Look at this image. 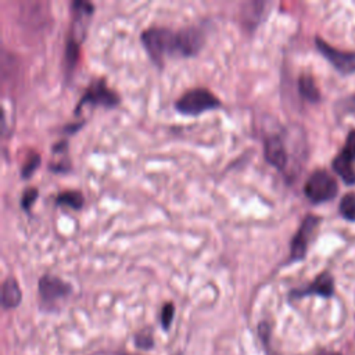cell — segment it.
Listing matches in <instances>:
<instances>
[{"instance_id":"9","label":"cell","mask_w":355,"mask_h":355,"mask_svg":"<svg viewBox=\"0 0 355 355\" xmlns=\"http://www.w3.org/2000/svg\"><path fill=\"white\" fill-rule=\"evenodd\" d=\"M265 159L277 169H284L287 165V151L283 140L277 135H270L263 143Z\"/></svg>"},{"instance_id":"14","label":"cell","mask_w":355,"mask_h":355,"mask_svg":"<svg viewBox=\"0 0 355 355\" xmlns=\"http://www.w3.org/2000/svg\"><path fill=\"white\" fill-rule=\"evenodd\" d=\"M85 198L79 190H65L55 197V205H67L75 211H79L83 207Z\"/></svg>"},{"instance_id":"15","label":"cell","mask_w":355,"mask_h":355,"mask_svg":"<svg viewBox=\"0 0 355 355\" xmlns=\"http://www.w3.org/2000/svg\"><path fill=\"white\" fill-rule=\"evenodd\" d=\"M340 214L348 219V220H355V194L354 193H348L345 194L341 201H340Z\"/></svg>"},{"instance_id":"13","label":"cell","mask_w":355,"mask_h":355,"mask_svg":"<svg viewBox=\"0 0 355 355\" xmlns=\"http://www.w3.org/2000/svg\"><path fill=\"white\" fill-rule=\"evenodd\" d=\"M298 90H300V94L305 100H308L311 103H318L320 100L319 89L316 87L315 80L309 75H301L300 76V79H298Z\"/></svg>"},{"instance_id":"6","label":"cell","mask_w":355,"mask_h":355,"mask_svg":"<svg viewBox=\"0 0 355 355\" xmlns=\"http://www.w3.org/2000/svg\"><path fill=\"white\" fill-rule=\"evenodd\" d=\"M319 225V218L315 215H306L298 227L290 245V261H300L305 257L308 243Z\"/></svg>"},{"instance_id":"11","label":"cell","mask_w":355,"mask_h":355,"mask_svg":"<svg viewBox=\"0 0 355 355\" xmlns=\"http://www.w3.org/2000/svg\"><path fill=\"white\" fill-rule=\"evenodd\" d=\"M22 300L21 288L17 283V280L12 276L6 277V280L1 284V305L6 309L15 308L19 305Z\"/></svg>"},{"instance_id":"12","label":"cell","mask_w":355,"mask_h":355,"mask_svg":"<svg viewBox=\"0 0 355 355\" xmlns=\"http://www.w3.org/2000/svg\"><path fill=\"white\" fill-rule=\"evenodd\" d=\"M352 161L345 157L343 153H340L334 159H333V169L338 173V176L347 183V184H354L355 183V169L352 168Z\"/></svg>"},{"instance_id":"24","label":"cell","mask_w":355,"mask_h":355,"mask_svg":"<svg viewBox=\"0 0 355 355\" xmlns=\"http://www.w3.org/2000/svg\"><path fill=\"white\" fill-rule=\"evenodd\" d=\"M318 355H340L338 352H334V351H322L319 352Z\"/></svg>"},{"instance_id":"19","label":"cell","mask_w":355,"mask_h":355,"mask_svg":"<svg viewBox=\"0 0 355 355\" xmlns=\"http://www.w3.org/2000/svg\"><path fill=\"white\" fill-rule=\"evenodd\" d=\"M341 153L348 157L351 161L355 159V130L349 132L348 136H347V140H345V146L344 148L341 150Z\"/></svg>"},{"instance_id":"21","label":"cell","mask_w":355,"mask_h":355,"mask_svg":"<svg viewBox=\"0 0 355 355\" xmlns=\"http://www.w3.org/2000/svg\"><path fill=\"white\" fill-rule=\"evenodd\" d=\"M344 108H345L347 111L355 112V96H351V97L345 98V101H344Z\"/></svg>"},{"instance_id":"8","label":"cell","mask_w":355,"mask_h":355,"mask_svg":"<svg viewBox=\"0 0 355 355\" xmlns=\"http://www.w3.org/2000/svg\"><path fill=\"white\" fill-rule=\"evenodd\" d=\"M204 43V35L194 26H186L178 31V54L183 57L196 55Z\"/></svg>"},{"instance_id":"2","label":"cell","mask_w":355,"mask_h":355,"mask_svg":"<svg viewBox=\"0 0 355 355\" xmlns=\"http://www.w3.org/2000/svg\"><path fill=\"white\" fill-rule=\"evenodd\" d=\"M220 105V100L205 87L190 89L175 101L176 111L183 115H200L205 111L219 108Z\"/></svg>"},{"instance_id":"23","label":"cell","mask_w":355,"mask_h":355,"mask_svg":"<svg viewBox=\"0 0 355 355\" xmlns=\"http://www.w3.org/2000/svg\"><path fill=\"white\" fill-rule=\"evenodd\" d=\"M79 126H80V125H78V123H76V125H72V126H65L64 130L68 132V133H75V130H78Z\"/></svg>"},{"instance_id":"20","label":"cell","mask_w":355,"mask_h":355,"mask_svg":"<svg viewBox=\"0 0 355 355\" xmlns=\"http://www.w3.org/2000/svg\"><path fill=\"white\" fill-rule=\"evenodd\" d=\"M135 344H136V347H139V348L148 349V348H151V347L154 345V340H153V337H151L150 334L141 331V333H139V334L135 336Z\"/></svg>"},{"instance_id":"18","label":"cell","mask_w":355,"mask_h":355,"mask_svg":"<svg viewBox=\"0 0 355 355\" xmlns=\"http://www.w3.org/2000/svg\"><path fill=\"white\" fill-rule=\"evenodd\" d=\"M173 315H175V305L172 302L164 304L162 311H161V324H162L164 330H168L171 327Z\"/></svg>"},{"instance_id":"4","label":"cell","mask_w":355,"mask_h":355,"mask_svg":"<svg viewBox=\"0 0 355 355\" xmlns=\"http://www.w3.org/2000/svg\"><path fill=\"white\" fill-rule=\"evenodd\" d=\"M119 103H121L119 94L107 86L104 78H97L86 87L85 93L82 94L80 100L75 107V114H78L85 104L103 105L110 108V107L118 105Z\"/></svg>"},{"instance_id":"1","label":"cell","mask_w":355,"mask_h":355,"mask_svg":"<svg viewBox=\"0 0 355 355\" xmlns=\"http://www.w3.org/2000/svg\"><path fill=\"white\" fill-rule=\"evenodd\" d=\"M141 43L157 64H162L165 55L178 54V31L165 26H150L141 32Z\"/></svg>"},{"instance_id":"10","label":"cell","mask_w":355,"mask_h":355,"mask_svg":"<svg viewBox=\"0 0 355 355\" xmlns=\"http://www.w3.org/2000/svg\"><path fill=\"white\" fill-rule=\"evenodd\" d=\"M334 291V283L331 276L324 272L320 273L309 286L298 290H293L290 293L291 298H301L305 295H322V297H330Z\"/></svg>"},{"instance_id":"16","label":"cell","mask_w":355,"mask_h":355,"mask_svg":"<svg viewBox=\"0 0 355 355\" xmlns=\"http://www.w3.org/2000/svg\"><path fill=\"white\" fill-rule=\"evenodd\" d=\"M39 165H40V155L37 153H31L22 164V169H21L22 179H29L33 175V172L39 168Z\"/></svg>"},{"instance_id":"5","label":"cell","mask_w":355,"mask_h":355,"mask_svg":"<svg viewBox=\"0 0 355 355\" xmlns=\"http://www.w3.org/2000/svg\"><path fill=\"white\" fill-rule=\"evenodd\" d=\"M37 287L42 301L47 305H53L72 293V286L68 282L53 275H43L39 279Z\"/></svg>"},{"instance_id":"17","label":"cell","mask_w":355,"mask_h":355,"mask_svg":"<svg viewBox=\"0 0 355 355\" xmlns=\"http://www.w3.org/2000/svg\"><path fill=\"white\" fill-rule=\"evenodd\" d=\"M37 196H39V191H37L36 187H26L25 191L22 193V197H21V207H22L26 212H29V211H31V207H32V204L36 201Z\"/></svg>"},{"instance_id":"22","label":"cell","mask_w":355,"mask_h":355,"mask_svg":"<svg viewBox=\"0 0 355 355\" xmlns=\"http://www.w3.org/2000/svg\"><path fill=\"white\" fill-rule=\"evenodd\" d=\"M67 147H68L67 141H65V140H62V141H60V143L54 144L51 150H53V153H62V151H65V150H67Z\"/></svg>"},{"instance_id":"3","label":"cell","mask_w":355,"mask_h":355,"mask_svg":"<svg viewBox=\"0 0 355 355\" xmlns=\"http://www.w3.org/2000/svg\"><path fill=\"white\" fill-rule=\"evenodd\" d=\"M304 193L311 202L320 204L333 200L337 196V182L326 171L316 169L306 179Z\"/></svg>"},{"instance_id":"7","label":"cell","mask_w":355,"mask_h":355,"mask_svg":"<svg viewBox=\"0 0 355 355\" xmlns=\"http://www.w3.org/2000/svg\"><path fill=\"white\" fill-rule=\"evenodd\" d=\"M318 50L324 55L326 60L330 61V64L340 71L341 73H352L355 72V53L351 51H343L338 49H334L320 37L315 39Z\"/></svg>"}]
</instances>
